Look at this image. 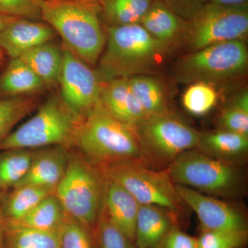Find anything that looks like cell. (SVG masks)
I'll list each match as a JSON object with an SVG mask.
<instances>
[{
  "label": "cell",
  "mask_w": 248,
  "mask_h": 248,
  "mask_svg": "<svg viewBox=\"0 0 248 248\" xmlns=\"http://www.w3.org/2000/svg\"><path fill=\"white\" fill-rule=\"evenodd\" d=\"M73 148L99 168L117 164L143 166L148 159L135 130L110 115L101 102L81 120Z\"/></svg>",
  "instance_id": "cell-1"
},
{
  "label": "cell",
  "mask_w": 248,
  "mask_h": 248,
  "mask_svg": "<svg viewBox=\"0 0 248 248\" xmlns=\"http://www.w3.org/2000/svg\"><path fill=\"white\" fill-rule=\"evenodd\" d=\"M43 22L61 37L62 46L89 66H97L107 34L102 5L80 0H40Z\"/></svg>",
  "instance_id": "cell-2"
},
{
  "label": "cell",
  "mask_w": 248,
  "mask_h": 248,
  "mask_svg": "<svg viewBox=\"0 0 248 248\" xmlns=\"http://www.w3.org/2000/svg\"><path fill=\"white\" fill-rule=\"evenodd\" d=\"M107 40L97 63L103 83L146 75L163 63L170 46L151 35L141 24L105 27Z\"/></svg>",
  "instance_id": "cell-3"
},
{
  "label": "cell",
  "mask_w": 248,
  "mask_h": 248,
  "mask_svg": "<svg viewBox=\"0 0 248 248\" xmlns=\"http://www.w3.org/2000/svg\"><path fill=\"white\" fill-rule=\"evenodd\" d=\"M106 179L97 166L71 148L55 194L67 216L94 232L104 204Z\"/></svg>",
  "instance_id": "cell-4"
},
{
  "label": "cell",
  "mask_w": 248,
  "mask_h": 248,
  "mask_svg": "<svg viewBox=\"0 0 248 248\" xmlns=\"http://www.w3.org/2000/svg\"><path fill=\"white\" fill-rule=\"evenodd\" d=\"M82 119L65 104L60 94H53L39 106L32 118L8 135L0 151L56 146L73 148Z\"/></svg>",
  "instance_id": "cell-5"
},
{
  "label": "cell",
  "mask_w": 248,
  "mask_h": 248,
  "mask_svg": "<svg viewBox=\"0 0 248 248\" xmlns=\"http://www.w3.org/2000/svg\"><path fill=\"white\" fill-rule=\"evenodd\" d=\"M248 64V49L244 40L222 42L184 56L176 66V77L182 83L213 85L241 76Z\"/></svg>",
  "instance_id": "cell-6"
},
{
  "label": "cell",
  "mask_w": 248,
  "mask_h": 248,
  "mask_svg": "<svg viewBox=\"0 0 248 248\" xmlns=\"http://www.w3.org/2000/svg\"><path fill=\"white\" fill-rule=\"evenodd\" d=\"M168 172L176 185L216 195L231 193L240 182L233 166L194 149L173 160Z\"/></svg>",
  "instance_id": "cell-7"
},
{
  "label": "cell",
  "mask_w": 248,
  "mask_h": 248,
  "mask_svg": "<svg viewBox=\"0 0 248 248\" xmlns=\"http://www.w3.org/2000/svg\"><path fill=\"white\" fill-rule=\"evenodd\" d=\"M99 169L106 179L122 186L140 205H155L174 213L180 210L182 201L169 172L132 164L108 165Z\"/></svg>",
  "instance_id": "cell-8"
},
{
  "label": "cell",
  "mask_w": 248,
  "mask_h": 248,
  "mask_svg": "<svg viewBox=\"0 0 248 248\" xmlns=\"http://www.w3.org/2000/svg\"><path fill=\"white\" fill-rule=\"evenodd\" d=\"M248 32V4L221 6L206 2L189 21L184 37L192 51L209 46L243 40Z\"/></svg>",
  "instance_id": "cell-9"
},
{
  "label": "cell",
  "mask_w": 248,
  "mask_h": 248,
  "mask_svg": "<svg viewBox=\"0 0 248 248\" xmlns=\"http://www.w3.org/2000/svg\"><path fill=\"white\" fill-rule=\"evenodd\" d=\"M147 155L172 161L198 146L201 133L170 113L149 115L133 129Z\"/></svg>",
  "instance_id": "cell-10"
},
{
  "label": "cell",
  "mask_w": 248,
  "mask_h": 248,
  "mask_svg": "<svg viewBox=\"0 0 248 248\" xmlns=\"http://www.w3.org/2000/svg\"><path fill=\"white\" fill-rule=\"evenodd\" d=\"M63 48L60 97L75 113L84 118L100 102L103 82L97 71Z\"/></svg>",
  "instance_id": "cell-11"
},
{
  "label": "cell",
  "mask_w": 248,
  "mask_h": 248,
  "mask_svg": "<svg viewBox=\"0 0 248 248\" xmlns=\"http://www.w3.org/2000/svg\"><path fill=\"white\" fill-rule=\"evenodd\" d=\"M176 192L197 214L205 231H246L241 214L228 204L199 191L174 184Z\"/></svg>",
  "instance_id": "cell-12"
},
{
  "label": "cell",
  "mask_w": 248,
  "mask_h": 248,
  "mask_svg": "<svg viewBox=\"0 0 248 248\" xmlns=\"http://www.w3.org/2000/svg\"><path fill=\"white\" fill-rule=\"evenodd\" d=\"M57 36L56 31L43 21L14 18L0 31V48L11 59L19 58L29 49L51 42Z\"/></svg>",
  "instance_id": "cell-13"
},
{
  "label": "cell",
  "mask_w": 248,
  "mask_h": 248,
  "mask_svg": "<svg viewBox=\"0 0 248 248\" xmlns=\"http://www.w3.org/2000/svg\"><path fill=\"white\" fill-rule=\"evenodd\" d=\"M70 149L60 146L38 148L27 174L16 187L35 186L55 190L66 171Z\"/></svg>",
  "instance_id": "cell-14"
},
{
  "label": "cell",
  "mask_w": 248,
  "mask_h": 248,
  "mask_svg": "<svg viewBox=\"0 0 248 248\" xmlns=\"http://www.w3.org/2000/svg\"><path fill=\"white\" fill-rule=\"evenodd\" d=\"M100 102L110 115L133 129L147 117L134 97L128 78L112 79L103 83Z\"/></svg>",
  "instance_id": "cell-15"
},
{
  "label": "cell",
  "mask_w": 248,
  "mask_h": 248,
  "mask_svg": "<svg viewBox=\"0 0 248 248\" xmlns=\"http://www.w3.org/2000/svg\"><path fill=\"white\" fill-rule=\"evenodd\" d=\"M105 179L103 207L114 226L129 240L134 241L140 204L122 186Z\"/></svg>",
  "instance_id": "cell-16"
},
{
  "label": "cell",
  "mask_w": 248,
  "mask_h": 248,
  "mask_svg": "<svg viewBox=\"0 0 248 248\" xmlns=\"http://www.w3.org/2000/svg\"><path fill=\"white\" fill-rule=\"evenodd\" d=\"M19 58L43 81L47 89L59 86L63 62L62 46L51 41L29 49Z\"/></svg>",
  "instance_id": "cell-17"
},
{
  "label": "cell",
  "mask_w": 248,
  "mask_h": 248,
  "mask_svg": "<svg viewBox=\"0 0 248 248\" xmlns=\"http://www.w3.org/2000/svg\"><path fill=\"white\" fill-rule=\"evenodd\" d=\"M46 90L43 81L19 58L11 59L0 74V99L37 95Z\"/></svg>",
  "instance_id": "cell-18"
},
{
  "label": "cell",
  "mask_w": 248,
  "mask_h": 248,
  "mask_svg": "<svg viewBox=\"0 0 248 248\" xmlns=\"http://www.w3.org/2000/svg\"><path fill=\"white\" fill-rule=\"evenodd\" d=\"M140 24L155 38L170 46L185 36L189 21L179 17L159 0H154Z\"/></svg>",
  "instance_id": "cell-19"
},
{
  "label": "cell",
  "mask_w": 248,
  "mask_h": 248,
  "mask_svg": "<svg viewBox=\"0 0 248 248\" xmlns=\"http://www.w3.org/2000/svg\"><path fill=\"white\" fill-rule=\"evenodd\" d=\"M172 229L170 218L162 208L140 205L135 237L138 248L159 247Z\"/></svg>",
  "instance_id": "cell-20"
},
{
  "label": "cell",
  "mask_w": 248,
  "mask_h": 248,
  "mask_svg": "<svg viewBox=\"0 0 248 248\" xmlns=\"http://www.w3.org/2000/svg\"><path fill=\"white\" fill-rule=\"evenodd\" d=\"M55 190L35 186L14 187L3 195L2 208L5 220L16 223L22 219L31 210Z\"/></svg>",
  "instance_id": "cell-21"
},
{
  "label": "cell",
  "mask_w": 248,
  "mask_h": 248,
  "mask_svg": "<svg viewBox=\"0 0 248 248\" xmlns=\"http://www.w3.org/2000/svg\"><path fill=\"white\" fill-rule=\"evenodd\" d=\"M129 86L146 116L169 112L164 88L157 79L147 75L128 78Z\"/></svg>",
  "instance_id": "cell-22"
},
{
  "label": "cell",
  "mask_w": 248,
  "mask_h": 248,
  "mask_svg": "<svg viewBox=\"0 0 248 248\" xmlns=\"http://www.w3.org/2000/svg\"><path fill=\"white\" fill-rule=\"evenodd\" d=\"M67 217L62 203L54 193L44 199L22 219L12 223L39 231H55L61 228Z\"/></svg>",
  "instance_id": "cell-23"
},
{
  "label": "cell",
  "mask_w": 248,
  "mask_h": 248,
  "mask_svg": "<svg viewBox=\"0 0 248 248\" xmlns=\"http://www.w3.org/2000/svg\"><path fill=\"white\" fill-rule=\"evenodd\" d=\"M37 149L0 151V192L14 188L25 177Z\"/></svg>",
  "instance_id": "cell-24"
},
{
  "label": "cell",
  "mask_w": 248,
  "mask_h": 248,
  "mask_svg": "<svg viewBox=\"0 0 248 248\" xmlns=\"http://www.w3.org/2000/svg\"><path fill=\"white\" fill-rule=\"evenodd\" d=\"M154 0H108L102 5L105 27L140 24Z\"/></svg>",
  "instance_id": "cell-25"
},
{
  "label": "cell",
  "mask_w": 248,
  "mask_h": 248,
  "mask_svg": "<svg viewBox=\"0 0 248 248\" xmlns=\"http://www.w3.org/2000/svg\"><path fill=\"white\" fill-rule=\"evenodd\" d=\"M59 232L39 231L6 221L4 248H60Z\"/></svg>",
  "instance_id": "cell-26"
},
{
  "label": "cell",
  "mask_w": 248,
  "mask_h": 248,
  "mask_svg": "<svg viewBox=\"0 0 248 248\" xmlns=\"http://www.w3.org/2000/svg\"><path fill=\"white\" fill-rule=\"evenodd\" d=\"M40 104L41 94L0 99V146L15 125Z\"/></svg>",
  "instance_id": "cell-27"
},
{
  "label": "cell",
  "mask_w": 248,
  "mask_h": 248,
  "mask_svg": "<svg viewBox=\"0 0 248 248\" xmlns=\"http://www.w3.org/2000/svg\"><path fill=\"white\" fill-rule=\"evenodd\" d=\"M197 147L205 153L231 157L244 154L248 151V136L225 130L201 134Z\"/></svg>",
  "instance_id": "cell-28"
},
{
  "label": "cell",
  "mask_w": 248,
  "mask_h": 248,
  "mask_svg": "<svg viewBox=\"0 0 248 248\" xmlns=\"http://www.w3.org/2000/svg\"><path fill=\"white\" fill-rule=\"evenodd\" d=\"M218 94L213 85L204 82L191 84L183 96V104L194 115L208 113L217 102Z\"/></svg>",
  "instance_id": "cell-29"
},
{
  "label": "cell",
  "mask_w": 248,
  "mask_h": 248,
  "mask_svg": "<svg viewBox=\"0 0 248 248\" xmlns=\"http://www.w3.org/2000/svg\"><path fill=\"white\" fill-rule=\"evenodd\" d=\"M221 130L248 136V93L240 94L222 112L219 118Z\"/></svg>",
  "instance_id": "cell-30"
},
{
  "label": "cell",
  "mask_w": 248,
  "mask_h": 248,
  "mask_svg": "<svg viewBox=\"0 0 248 248\" xmlns=\"http://www.w3.org/2000/svg\"><path fill=\"white\" fill-rule=\"evenodd\" d=\"M94 232L96 233L98 248H133L130 244L131 241L114 226L104 207Z\"/></svg>",
  "instance_id": "cell-31"
},
{
  "label": "cell",
  "mask_w": 248,
  "mask_h": 248,
  "mask_svg": "<svg viewBox=\"0 0 248 248\" xmlns=\"http://www.w3.org/2000/svg\"><path fill=\"white\" fill-rule=\"evenodd\" d=\"M60 248H94L91 232L68 217L59 232Z\"/></svg>",
  "instance_id": "cell-32"
},
{
  "label": "cell",
  "mask_w": 248,
  "mask_h": 248,
  "mask_svg": "<svg viewBox=\"0 0 248 248\" xmlns=\"http://www.w3.org/2000/svg\"><path fill=\"white\" fill-rule=\"evenodd\" d=\"M246 239V231H207L197 239V248H238Z\"/></svg>",
  "instance_id": "cell-33"
},
{
  "label": "cell",
  "mask_w": 248,
  "mask_h": 248,
  "mask_svg": "<svg viewBox=\"0 0 248 248\" xmlns=\"http://www.w3.org/2000/svg\"><path fill=\"white\" fill-rule=\"evenodd\" d=\"M0 14L7 17L42 21L40 0H0Z\"/></svg>",
  "instance_id": "cell-34"
},
{
  "label": "cell",
  "mask_w": 248,
  "mask_h": 248,
  "mask_svg": "<svg viewBox=\"0 0 248 248\" xmlns=\"http://www.w3.org/2000/svg\"><path fill=\"white\" fill-rule=\"evenodd\" d=\"M166 7L187 21H190L208 0H159Z\"/></svg>",
  "instance_id": "cell-35"
},
{
  "label": "cell",
  "mask_w": 248,
  "mask_h": 248,
  "mask_svg": "<svg viewBox=\"0 0 248 248\" xmlns=\"http://www.w3.org/2000/svg\"><path fill=\"white\" fill-rule=\"evenodd\" d=\"M163 244L164 248H197V239L179 230L172 229Z\"/></svg>",
  "instance_id": "cell-36"
},
{
  "label": "cell",
  "mask_w": 248,
  "mask_h": 248,
  "mask_svg": "<svg viewBox=\"0 0 248 248\" xmlns=\"http://www.w3.org/2000/svg\"><path fill=\"white\" fill-rule=\"evenodd\" d=\"M4 192H0V248H4L5 220L3 213L2 201Z\"/></svg>",
  "instance_id": "cell-37"
},
{
  "label": "cell",
  "mask_w": 248,
  "mask_h": 248,
  "mask_svg": "<svg viewBox=\"0 0 248 248\" xmlns=\"http://www.w3.org/2000/svg\"><path fill=\"white\" fill-rule=\"evenodd\" d=\"M207 2L221 6H238L248 4V0H208Z\"/></svg>",
  "instance_id": "cell-38"
},
{
  "label": "cell",
  "mask_w": 248,
  "mask_h": 248,
  "mask_svg": "<svg viewBox=\"0 0 248 248\" xmlns=\"http://www.w3.org/2000/svg\"><path fill=\"white\" fill-rule=\"evenodd\" d=\"M14 18L16 17H7V16L0 14V31L2 30V29H4L11 21H12Z\"/></svg>",
  "instance_id": "cell-39"
},
{
  "label": "cell",
  "mask_w": 248,
  "mask_h": 248,
  "mask_svg": "<svg viewBox=\"0 0 248 248\" xmlns=\"http://www.w3.org/2000/svg\"><path fill=\"white\" fill-rule=\"evenodd\" d=\"M80 1H88V2L97 3V4H101L100 2H99V0H80Z\"/></svg>",
  "instance_id": "cell-40"
},
{
  "label": "cell",
  "mask_w": 248,
  "mask_h": 248,
  "mask_svg": "<svg viewBox=\"0 0 248 248\" xmlns=\"http://www.w3.org/2000/svg\"><path fill=\"white\" fill-rule=\"evenodd\" d=\"M3 58V51L1 48H0V63H1V61H2Z\"/></svg>",
  "instance_id": "cell-41"
},
{
  "label": "cell",
  "mask_w": 248,
  "mask_h": 248,
  "mask_svg": "<svg viewBox=\"0 0 248 248\" xmlns=\"http://www.w3.org/2000/svg\"><path fill=\"white\" fill-rule=\"evenodd\" d=\"M99 2H100L101 4H104V2H106V1H108V0H99Z\"/></svg>",
  "instance_id": "cell-42"
}]
</instances>
